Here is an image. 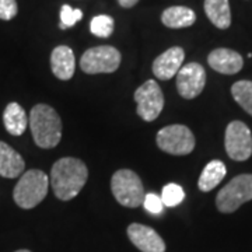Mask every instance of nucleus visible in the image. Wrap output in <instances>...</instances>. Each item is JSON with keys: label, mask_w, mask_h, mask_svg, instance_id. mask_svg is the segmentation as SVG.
<instances>
[{"label": "nucleus", "mask_w": 252, "mask_h": 252, "mask_svg": "<svg viewBox=\"0 0 252 252\" xmlns=\"http://www.w3.org/2000/svg\"><path fill=\"white\" fill-rule=\"evenodd\" d=\"M137 115L146 122H153L164 108V95L156 80H147L135 91Z\"/></svg>", "instance_id": "9"}, {"label": "nucleus", "mask_w": 252, "mask_h": 252, "mask_svg": "<svg viewBox=\"0 0 252 252\" xmlns=\"http://www.w3.org/2000/svg\"><path fill=\"white\" fill-rule=\"evenodd\" d=\"M250 200H252V174H241L219 190L216 206L221 213H233Z\"/></svg>", "instance_id": "5"}, {"label": "nucleus", "mask_w": 252, "mask_h": 252, "mask_svg": "<svg viewBox=\"0 0 252 252\" xmlns=\"http://www.w3.org/2000/svg\"><path fill=\"white\" fill-rule=\"evenodd\" d=\"M16 252H31V251H28V250H18V251Z\"/></svg>", "instance_id": "27"}, {"label": "nucleus", "mask_w": 252, "mask_h": 252, "mask_svg": "<svg viewBox=\"0 0 252 252\" xmlns=\"http://www.w3.org/2000/svg\"><path fill=\"white\" fill-rule=\"evenodd\" d=\"M121 64V54L117 48L101 45L87 49L80 59L81 70L87 74L112 73Z\"/></svg>", "instance_id": "7"}, {"label": "nucleus", "mask_w": 252, "mask_h": 252, "mask_svg": "<svg viewBox=\"0 0 252 252\" xmlns=\"http://www.w3.org/2000/svg\"><path fill=\"white\" fill-rule=\"evenodd\" d=\"M231 94L237 104L252 117V81L240 80L233 84Z\"/></svg>", "instance_id": "20"}, {"label": "nucleus", "mask_w": 252, "mask_h": 252, "mask_svg": "<svg viewBox=\"0 0 252 252\" xmlns=\"http://www.w3.org/2000/svg\"><path fill=\"white\" fill-rule=\"evenodd\" d=\"M161 21L168 28H185L190 27L196 21L195 11L185 6H172L162 11Z\"/></svg>", "instance_id": "17"}, {"label": "nucleus", "mask_w": 252, "mask_h": 252, "mask_svg": "<svg viewBox=\"0 0 252 252\" xmlns=\"http://www.w3.org/2000/svg\"><path fill=\"white\" fill-rule=\"evenodd\" d=\"M89 178L86 164L73 157H64L55 162L51 170V185L55 196L61 200H70L79 195Z\"/></svg>", "instance_id": "1"}, {"label": "nucleus", "mask_w": 252, "mask_h": 252, "mask_svg": "<svg viewBox=\"0 0 252 252\" xmlns=\"http://www.w3.org/2000/svg\"><path fill=\"white\" fill-rule=\"evenodd\" d=\"M111 190L114 196L125 207H139L143 205L144 188L139 175L132 170H118L111 180Z\"/></svg>", "instance_id": "4"}, {"label": "nucleus", "mask_w": 252, "mask_h": 252, "mask_svg": "<svg viewBox=\"0 0 252 252\" xmlns=\"http://www.w3.org/2000/svg\"><path fill=\"white\" fill-rule=\"evenodd\" d=\"M137 1H139V0H118V3H119L122 7H125V9H130V7H133Z\"/></svg>", "instance_id": "26"}, {"label": "nucleus", "mask_w": 252, "mask_h": 252, "mask_svg": "<svg viewBox=\"0 0 252 252\" xmlns=\"http://www.w3.org/2000/svg\"><path fill=\"white\" fill-rule=\"evenodd\" d=\"M30 129L34 142L41 149H54L62 137V121L58 112L46 104H38L30 112Z\"/></svg>", "instance_id": "2"}, {"label": "nucleus", "mask_w": 252, "mask_h": 252, "mask_svg": "<svg viewBox=\"0 0 252 252\" xmlns=\"http://www.w3.org/2000/svg\"><path fill=\"white\" fill-rule=\"evenodd\" d=\"M143 206L147 212L157 215V213L161 212L164 205H162L161 196H158V195H156V193H146V196H144L143 200Z\"/></svg>", "instance_id": "25"}, {"label": "nucleus", "mask_w": 252, "mask_h": 252, "mask_svg": "<svg viewBox=\"0 0 252 252\" xmlns=\"http://www.w3.org/2000/svg\"><path fill=\"white\" fill-rule=\"evenodd\" d=\"M83 17V11L80 9H73L69 4H63L61 9V24L59 27L62 30L73 27L77 21H80Z\"/></svg>", "instance_id": "23"}, {"label": "nucleus", "mask_w": 252, "mask_h": 252, "mask_svg": "<svg viewBox=\"0 0 252 252\" xmlns=\"http://www.w3.org/2000/svg\"><path fill=\"white\" fill-rule=\"evenodd\" d=\"M225 152L235 161H245L252 154V133L241 121L230 122L225 129Z\"/></svg>", "instance_id": "8"}, {"label": "nucleus", "mask_w": 252, "mask_h": 252, "mask_svg": "<svg viewBox=\"0 0 252 252\" xmlns=\"http://www.w3.org/2000/svg\"><path fill=\"white\" fill-rule=\"evenodd\" d=\"M91 32L98 38H108L114 32V18L101 14L91 20Z\"/></svg>", "instance_id": "21"}, {"label": "nucleus", "mask_w": 252, "mask_h": 252, "mask_svg": "<svg viewBox=\"0 0 252 252\" xmlns=\"http://www.w3.org/2000/svg\"><path fill=\"white\" fill-rule=\"evenodd\" d=\"M51 67L59 80L72 79L76 69V61L72 49L66 45L56 46L51 55Z\"/></svg>", "instance_id": "14"}, {"label": "nucleus", "mask_w": 252, "mask_h": 252, "mask_svg": "<svg viewBox=\"0 0 252 252\" xmlns=\"http://www.w3.org/2000/svg\"><path fill=\"white\" fill-rule=\"evenodd\" d=\"M26 168V161L7 143L0 142V175L3 178H17Z\"/></svg>", "instance_id": "15"}, {"label": "nucleus", "mask_w": 252, "mask_h": 252, "mask_svg": "<svg viewBox=\"0 0 252 252\" xmlns=\"http://www.w3.org/2000/svg\"><path fill=\"white\" fill-rule=\"evenodd\" d=\"M18 6L16 0H0V20L10 21L17 16Z\"/></svg>", "instance_id": "24"}, {"label": "nucleus", "mask_w": 252, "mask_h": 252, "mask_svg": "<svg viewBox=\"0 0 252 252\" xmlns=\"http://www.w3.org/2000/svg\"><path fill=\"white\" fill-rule=\"evenodd\" d=\"M49 178L41 170H28L18 180L13 198L21 209H32L39 205L48 193Z\"/></svg>", "instance_id": "3"}, {"label": "nucleus", "mask_w": 252, "mask_h": 252, "mask_svg": "<svg viewBox=\"0 0 252 252\" xmlns=\"http://www.w3.org/2000/svg\"><path fill=\"white\" fill-rule=\"evenodd\" d=\"M207 63L213 70L221 74H235L244 66L243 56L233 49H227V48H219L212 51L207 56Z\"/></svg>", "instance_id": "13"}, {"label": "nucleus", "mask_w": 252, "mask_h": 252, "mask_svg": "<svg viewBox=\"0 0 252 252\" xmlns=\"http://www.w3.org/2000/svg\"><path fill=\"white\" fill-rule=\"evenodd\" d=\"M157 146L172 156H187L195 149V136L185 125H170L158 130Z\"/></svg>", "instance_id": "6"}, {"label": "nucleus", "mask_w": 252, "mask_h": 252, "mask_svg": "<svg viewBox=\"0 0 252 252\" xmlns=\"http://www.w3.org/2000/svg\"><path fill=\"white\" fill-rule=\"evenodd\" d=\"M225 165L220 160H213L203 168L198 181V187L202 192H210L223 181L225 177Z\"/></svg>", "instance_id": "19"}, {"label": "nucleus", "mask_w": 252, "mask_h": 252, "mask_svg": "<svg viewBox=\"0 0 252 252\" xmlns=\"http://www.w3.org/2000/svg\"><path fill=\"white\" fill-rule=\"evenodd\" d=\"M185 52L181 46H172L156 58L153 62L154 76L160 80H170L182 67Z\"/></svg>", "instance_id": "12"}, {"label": "nucleus", "mask_w": 252, "mask_h": 252, "mask_svg": "<svg viewBox=\"0 0 252 252\" xmlns=\"http://www.w3.org/2000/svg\"><path fill=\"white\" fill-rule=\"evenodd\" d=\"M3 124L10 135H23L28 126V118L24 108L17 102H10L3 112Z\"/></svg>", "instance_id": "16"}, {"label": "nucleus", "mask_w": 252, "mask_h": 252, "mask_svg": "<svg viewBox=\"0 0 252 252\" xmlns=\"http://www.w3.org/2000/svg\"><path fill=\"white\" fill-rule=\"evenodd\" d=\"M206 84V72L199 63H188L177 73V90L185 99H193L203 91Z\"/></svg>", "instance_id": "10"}, {"label": "nucleus", "mask_w": 252, "mask_h": 252, "mask_svg": "<svg viewBox=\"0 0 252 252\" xmlns=\"http://www.w3.org/2000/svg\"><path fill=\"white\" fill-rule=\"evenodd\" d=\"M127 237L142 252H165V243L152 227L133 223L127 227Z\"/></svg>", "instance_id": "11"}, {"label": "nucleus", "mask_w": 252, "mask_h": 252, "mask_svg": "<svg viewBox=\"0 0 252 252\" xmlns=\"http://www.w3.org/2000/svg\"><path fill=\"white\" fill-rule=\"evenodd\" d=\"M205 13L212 24L220 30H227L231 24L228 0H205Z\"/></svg>", "instance_id": "18"}, {"label": "nucleus", "mask_w": 252, "mask_h": 252, "mask_svg": "<svg viewBox=\"0 0 252 252\" xmlns=\"http://www.w3.org/2000/svg\"><path fill=\"white\" fill-rule=\"evenodd\" d=\"M185 198V192L177 184H168L162 188L161 200L162 205L167 207H174L180 205Z\"/></svg>", "instance_id": "22"}]
</instances>
